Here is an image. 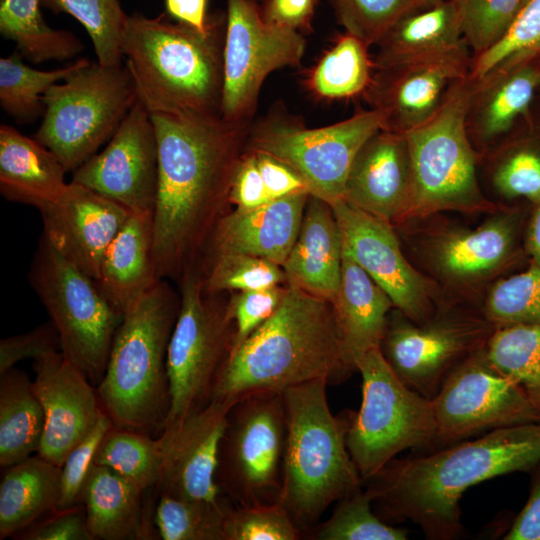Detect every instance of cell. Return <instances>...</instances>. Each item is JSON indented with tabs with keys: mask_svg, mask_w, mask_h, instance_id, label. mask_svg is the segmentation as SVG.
<instances>
[{
	"mask_svg": "<svg viewBox=\"0 0 540 540\" xmlns=\"http://www.w3.org/2000/svg\"><path fill=\"white\" fill-rule=\"evenodd\" d=\"M150 115L158 145L154 259L158 278L163 280L182 277L194 268L197 251L229 201L252 122L184 111Z\"/></svg>",
	"mask_w": 540,
	"mask_h": 540,
	"instance_id": "6da1fadb",
	"label": "cell"
},
{
	"mask_svg": "<svg viewBox=\"0 0 540 540\" xmlns=\"http://www.w3.org/2000/svg\"><path fill=\"white\" fill-rule=\"evenodd\" d=\"M539 462L536 421L394 458L367 480L366 490L384 518L411 521L430 540H453L463 531L459 503L468 488L501 475L530 473Z\"/></svg>",
	"mask_w": 540,
	"mask_h": 540,
	"instance_id": "7a4b0ae2",
	"label": "cell"
},
{
	"mask_svg": "<svg viewBox=\"0 0 540 540\" xmlns=\"http://www.w3.org/2000/svg\"><path fill=\"white\" fill-rule=\"evenodd\" d=\"M351 373L332 302L287 283L277 311L228 354L210 400L237 402L317 379L337 384Z\"/></svg>",
	"mask_w": 540,
	"mask_h": 540,
	"instance_id": "3957f363",
	"label": "cell"
},
{
	"mask_svg": "<svg viewBox=\"0 0 540 540\" xmlns=\"http://www.w3.org/2000/svg\"><path fill=\"white\" fill-rule=\"evenodd\" d=\"M531 208L500 204L475 226L435 213L409 218L394 228L409 260L448 301L481 307L497 279L529 263L524 237Z\"/></svg>",
	"mask_w": 540,
	"mask_h": 540,
	"instance_id": "277c9868",
	"label": "cell"
},
{
	"mask_svg": "<svg viewBox=\"0 0 540 540\" xmlns=\"http://www.w3.org/2000/svg\"><path fill=\"white\" fill-rule=\"evenodd\" d=\"M226 18L211 17L201 32L140 14L128 16L122 53L150 112L220 115Z\"/></svg>",
	"mask_w": 540,
	"mask_h": 540,
	"instance_id": "5b68a950",
	"label": "cell"
},
{
	"mask_svg": "<svg viewBox=\"0 0 540 540\" xmlns=\"http://www.w3.org/2000/svg\"><path fill=\"white\" fill-rule=\"evenodd\" d=\"M325 379L283 391L286 437L278 498L302 535L334 502L361 488L347 447L352 413L333 415Z\"/></svg>",
	"mask_w": 540,
	"mask_h": 540,
	"instance_id": "8992f818",
	"label": "cell"
},
{
	"mask_svg": "<svg viewBox=\"0 0 540 540\" xmlns=\"http://www.w3.org/2000/svg\"><path fill=\"white\" fill-rule=\"evenodd\" d=\"M179 305L160 280L123 314L96 386L115 427L152 436L163 431L170 408L167 349Z\"/></svg>",
	"mask_w": 540,
	"mask_h": 540,
	"instance_id": "52a82bcc",
	"label": "cell"
},
{
	"mask_svg": "<svg viewBox=\"0 0 540 540\" xmlns=\"http://www.w3.org/2000/svg\"><path fill=\"white\" fill-rule=\"evenodd\" d=\"M473 84L470 75L455 83L436 113L405 133L413 173L407 219L435 213L488 214L500 206L481 188V157L466 128Z\"/></svg>",
	"mask_w": 540,
	"mask_h": 540,
	"instance_id": "ba28073f",
	"label": "cell"
},
{
	"mask_svg": "<svg viewBox=\"0 0 540 540\" xmlns=\"http://www.w3.org/2000/svg\"><path fill=\"white\" fill-rule=\"evenodd\" d=\"M137 100L126 65L89 61L45 93L34 138L73 172L110 140Z\"/></svg>",
	"mask_w": 540,
	"mask_h": 540,
	"instance_id": "9c48e42d",
	"label": "cell"
},
{
	"mask_svg": "<svg viewBox=\"0 0 540 540\" xmlns=\"http://www.w3.org/2000/svg\"><path fill=\"white\" fill-rule=\"evenodd\" d=\"M356 369L362 401L352 413L347 447L364 482L407 449H434L437 426L431 399L405 385L380 348L368 351Z\"/></svg>",
	"mask_w": 540,
	"mask_h": 540,
	"instance_id": "30bf717a",
	"label": "cell"
},
{
	"mask_svg": "<svg viewBox=\"0 0 540 540\" xmlns=\"http://www.w3.org/2000/svg\"><path fill=\"white\" fill-rule=\"evenodd\" d=\"M29 281L58 332L60 352L97 386L123 315L93 278L64 258L43 236Z\"/></svg>",
	"mask_w": 540,
	"mask_h": 540,
	"instance_id": "8fae6325",
	"label": "cell"
},
{
	"mask_svg": "<svg viewBox=\"0 0 540 540\" xmlns=\"http://www.w3.org/2000/svg\"><path fill=\"white\" fill-rule=\"evenodd\" d=\"M382 126L381 113L371 108L320 128H306L292 116L275 112L251 123L247 150L280 160L299 175L311 196L332 204L344 197L357 152Z\"/></svg>",
	"mask_w": 540,
	"mask_h": 540,
	"instance_id": "7c38bea8",
	"label": "cell"
},
{
	"mask_svg": "<svg viewBox=\"0 0 540 540\" xmlns=\"http://www.w3.org/2000/svg\"><path fill=\"white\" fill-rule=\"evenodd\" d=\"M495 329L470 303L446 302L419 324L393 308L380 350L405 385L432 399L450 371L485 347Z\"/></svg>",
	"mask_w": 540,
	"mask_h": 540,
	"instance_id": "4fadbf2b",
	"label": "cell"
},
{
	"mask_svg": "<svg viewBox=\"0 0 540 540\" xmlns=\"http://www.w3.org/2000/svg\"><path fill=\"white\" fill-rule=\"evenodd\" d=\"M285 437L283 392L249 394L232 406L219 447L216 482L235 506L278 501Z\"/></svg>",
	"mask_w": 540,
	"mask_h": 540,
	"instance_id": "5bb4252c",
	"label": "cell"
},
{
	"mask_svg": "<svg viewBox=\"0 0 540 540\" xmlns=\"http://www.w3.org/2000/svg\"><path fill=\"white\" fill-rule=\"evenodd\" d=\"M195 268L181 278V298L167 349L170 408L164 428L205 406L232 344L226 306L204 296ZM163 428V429H164Z\"/></svg>",
	"mask_w": 540,
	"mask_h": 540,
	"instance_id": "9a60e30c",
	"label": "cell"
},
{
	"mask_svg": "<svg viewBox=\"0 0 540 540\" xmlns=\"http://www.w3.org/2000/svg\"><path fill=\"white\" fill-rule=\"evenodd\" d=\"M303 35L267 22L255 0H227L220 115L230 122H252L267 76L297 66Z\"/></svg>",
	"mask_w": 540,
	"mask_h": 540,
	"instance_id": "2e32d148",
	"label": "cell"
},
{
	"mask_svg": "<svg viewBox=\"0 0 540 540\" xmlns=\"http://www.w3.org/2000/svg\"><path fill=\"white\" fill-rule=\"evenodd\" d=\"M431 402L437 426L435 448L484 431L540 421V412L521 387L490 361L485 347L450 371Z\"/></svg>",
	"mask_w": 540,
	"mask_h": 540,
	"instance_id": "e0dca14e",
	"label": "cell"
},
{
	"mask_svg": "<svg viewBox=\"0 0 540 540\" xmlns=\"http://www.w3.org/2000/svg\"><path fill=\"white\" fill-rule=\"evenodd\" d=\"M330 205L340 227L343 250L386 292L394 308L419 324L450 302L409 260L392 225L344 199Z\"/></svg>",
	"mask_w": 540,
	"mask_h": 540,
	"instance_id": "ac0fdd59",
	"label": "cell"
},
{
	"mask_svg": "<svg viewBox=\"0 0 540 540\" xmlns=\"http://www.w3.org/2000/svg\"><path fill=\"white\" fill-rule=\"evenodd\" d=\"M472 60L473 54L465 44L373 67L370 83L362 95L369 108L381 113L382 129L407 133L430 119L454 84L470 75Z\"/></svg>",
	"mask_w": 540,
	"mask_h": 540,
	"instance_id": "d6986e66",
	"label": "cell"
},
{
	"mask_svg": "<svg viewBox=\"0 0 540 540\" xmlns=\"http://www.w3.org/2000/svg\"><path fill=\"white\" fill-rule=\"evenodd\" d=\"M83 185L127 208L154 213L158 187V145L147 107L138 99L107 146L73 171Z\"/></svg>",
	"mask_w": 540,
	"mask_h": 540,
	"instance_id": "ffe728a7",
	"label": "cell"
},
{
	"mask_svg": "<svg viewBox=\"0 0 540 540\" xmlns=\"http://www.w3.org/2000/svg\"><path fill=\"white\" fill-rule=\"evenodd\" d=\"M236 402L210 400L163 429L159 494L218 502L226 498L216 482L221 439Z\"/></svg>",
	"mask_w": 540,
	"mask_h": 540,
	"instance_id": "44dd1931",
	"label": "cell"
},
{
	"mask_svg": "<svg viewBox=\"0 0 540 540\" xmlns=\"http://www.w3.org/2000/svg\"><path fill=\"white\" fill-rule=\"evenodd\" d=\"M34 391L45 424L37 454L61 467L71 450L94 428L103 414L97 390L61 352L33 363Z\"/></svg>",
	"mask_w": 540,
	"mask_h": 540,
	"instance_id": "7402d4cb",
	"label": "cell"
},
{
	"mask_svg": "<svg viewBox=\"0 0 540 540\" xmlns=\"http://www.w3.org/2000/svg\"><path fill=\"white\" fill-rule=\"evenodd\" d=\"M39 211L42 236L94 280L108 246L131 214L121 204L74 182Z\"/></svg>",
	"mask_w": 540,
	"mask_h": 540,
	"instance_id": "603a6c76",
	"label": "cell"
},
{
	"mask_svg": "<svg viewBox=\"0 0 540 540\" xmlns=\"http://www.w3.org/2000/svg\"><path fill=\"white\" fill-rule=\"evenodd\" d=\"M412 197L413 173L406 134L380 129L357 152L343 199L396 227L408 218Z\"/></svg>",
	"mask_w": 540,
	"mask_h": 540,
	"instance_id": "cb8c5ba5",
	"label": "cell"
},
{
	"mask_svg": "<svg viewBox=\"0 0 540 540\" xmlns=\"http://www.w3.org/2000/svg\"><path fill=\"white\" fill-rule=\"evenodd\" d=\"M309 196L300 191L221 216L210 235L213 254H248L283 266L299 234Z\"/></svg>",
	"mask_w": 540,
	"mask_h": 540,
	"instance_id": "d4e9b609",
	"label": "cell"
},
{
	"mask_svg": "<svg viewBox=\"0 0 540 540\" xmlns=\"http://www.w3.org/2000/svg\"><path fill=\"white\" fill-rule=\"evenodd\" d=\"M539 69L523 66L473 79L466 128L481 159L532 117Z\"/></svg>",
	"mask_w": 540,
	"mask_h": 540,
	"instance_id": "484cf974",
	"label": "cell"
},
{
	"mask_svg": "<svg viewBox=\"0 0 540 540\" xmlns=\"http://www.w3.org/2000/svg\"><path fill=\"white\" fill-rule=\"evenodd\" d=\"M343 242L329 203L309 196L301 227L283 267L287 283L333 301L339 290Z\"/></svg>",
	"mask_w": 540,
	"mask_h": 540,
	"instance_id": "4316f807",
	"label": "cell"
},
{
	"mask_svg": "<svg viewBox=\"0 0 540 540\" xmlns=\"http://www.w3.org/2000/svg\"><path fill=\"white\" fill-rule=\"evenodd\" d=\"M95 281L122 315L160 281L154 259L153 215L130 214L108 246Z\"/></svg>",
	"mask_w": 540,
	"mask_h": 540,
	"instance_id": "83f0119b",
	"label": "cell"
},
{
	"mask_svg": "<svg viewBox=\"0 0 540 540\" xmlns=\"http://www.w3.org/2000/svg\"><path fill=\"white\" fill-rule=\"evenodd\" d=\"M332 304L345 360L353 372L368 351L380 348L394 305L386 292L344 250L340 286Z\"/></svg>",
	"mask_w": 540,
	"mask_h": 540,
	"instance_id": "f1b7e54d",
	"label": "cell"
},
{
	"mask_svg": "<svg viewBox=\"0 0 540 540\" xmlns=\"http://www.w3.org/2000/svg\"><path fill=\"white\" fill-rule=\"evenodd\" d=\"M66 172L56 155L34 137L0 126V192L7 200L39 210L64 194Z\"/></svg>",
	"mask_w": 540,
	"mask_h": 540,
	"instance_id": "f546056e",
	"label": "cell"
},
{
	"mask_svg": "<svg viewBox=\"0 0 540 540\" xmlns=\"http://www.w3.org/2000/svg\"><path fill=\"white\" fill-rule=\"evenodd\" d=\"M144 493L115 471L94 463L82 492L87 526L93 540L150 538L146 528Z\"/></svg>",
	"mask_w": 540,
	"mask_h": 540,
	"instance_id": "4dcf8cb0",
	"label": "cell"
},
{
	"mask_svg": "<svg viewBox=\"0 0 540 540\" xmlns=\"http://www.w3.org/2000/svg\"><path fill=\"white\" fill-rule=\"evenodd\" d=\"M467 44L450 0L416 7L399 19L376 44L373 67L449 51ZM468 45V44H467Z\"/></svg>",
	"mask_w": 540,
	"mask_h": 540,
	"instance_id": "1f68e13d",
	"label": "cell"
},
{
	"mask_svg": "<svg viewBox=\"0 0 540 540\" xmlns=\"http://www.w3.org/2000/svg\"><path fill=\"white\" fill-rule=\"evenodd\" d=\"M61 467L38 454L8 467L0 483V539L12 537L57 509Z\"/></svg>",
	"mask_w": 540,
	"mask_h": 540,
	"instance_id": "d6a6232c",
	"label": "cell"
},
{
	"mask_svg": "<svg viewBox=\"0 0 540 540\" xmlns=\"http://www.w3.org/2000/svg\"><path fill=\"white\" fill-rule=\"evenodd\" d=\"M498 204L540 202V117L533 113L482 159Z\"/></svg>",
	"mask_w": 540,
	"mask_h": 540,
	"instance_id": "836d02e7",
	"label": "cell"
},
{
	"mask_svg": "<svg viewBox=\"0 0 540 540\" xmlns=\"http://www.w3.org/2000/svg\"><path fill=\"white\" fill-rule=\"evenodd\" d=\"M45 416L33 382L19 369L0 375V465L8 468L37 453Z\"/></svg>",
	"mask_w": 540,
	"mask_h": 540,
	"instance_id": "e575fe53",
	"label": "cell"
},
{
	"mask_svg": "<svg viewBox=\"0 0 540 540\" xmlns=\"http://www.w3.org/2000/svg\"><path fill=\"white\" fill-rule=\"evenodd\" d=\"M41 0H1L0 32L14 41L19 53L33 63L68 60L83 44L73 33L48 26L41 13Z\"/></svg>",
	"mask_w": 540,
	"mask_h": 540,
	"instance_id": "d590c367",
	"label": "cell"
},
{
	"mask_svg": "<svg viewBox=\"0 0 540 540\" xmlns=\"http://www.w3.org/2000/svg\"><path fill=\"white\" fill-rule=\"evenodd\" d=\"M368 48L349 33L340 36L308 74V89L316 97L329 100L363 94L373 73Z\"/></svg>",
	"mask_w": 540,
	"mask_h": 540,
	"instance_id": "8d00e7d4",
	"label": "cell"
},
{
	"mask_svg": "<svg viewBox=\"0 0 540 540\" xmlns=\"http://www.w3.org/2000/svg\"><path fill=\"white\" fill-rule=\"evenodd\" d=\"M79 58L70 65L42 71L26 65L19 51L0 59V105L4 112L21 123H31L41 115L45 106L43 96L56 83L87 64Z\"/></svg>",
	"mask_w": 540,
	"mask_h": 540,
	"instance_id": "74e56055",
	"label": "cell"
},
{
	"mask_svg": "<svg viewBox=\"0 0 540 540\" xmlns=\"http://www.w3.org/2000/svg\"><path fill=\"white\" fill-rule=\"evenodd\" d=\"M159 437L113 426L95 454L94 463L103 465L137 485L144 492L156 488L161 471Z\"/></svg>",
	"mask_w": 540,
	"mask_h": 540,
	"instance_id": "f35d334b",
	"label": "cell"
},
{
	"mask_svg": "<svg viewBox=\"0 0 540 540\" xmlns=\"http://www.w3.org/2000/svg\"><path fill=\"white\" fill-rule=\"evenodd\" d=\"M490 361L512 378L540 412V327L496 328L486 343Z\"/></svg>",
	"mask_w": 540,
	"mask_h": 540,
	"instance_id": "ab89813d",
	"label": "cell"
},
{
	"mask_svg": "<svg viewBox=\"0 0 540 540\" xmlns=\"http://www.w3.org/2000/svg\"><path fill=\"white\" fill-rule=\"evenodd\" d=\"M232 502L194 500L159 494L153 522L162 540H225Z\"/></svg>",
	"mask_w": 540,
	"mask_h": 540,
	"instance_id": "60d3db41",
	"label": "cell"
},
{
	"mask_svg": "<svg viewBox=\"0 0 540 540\" xmlns=\"http://www.w3.org/2000/svg\"><path fill=\"white\" fill-rule=\"evenodd\" d=\"M485 317L496 327H540V267H525L497 279L486 291L482 304Z\"/></svg>",
	"mask_w": 540,
	"mask_h": 540,
	"instance_id": "b9f144b4",
	"label": "cell"
},
{
	"mask_svg": "<svg viewBox=\"0 0 540 540\" xmlns=\"http://www.w3.org/2000/svg\"><path fill=\"white\" fill-rule=\"evenodd\" d=\"M523 66L540 68V0L527 1L504 37L473 57L470 76L477 80Z\"/></svg>",
	"mask_w": 540,
	"mask_h": 540,
	"instance_id": "7bdbcfd3",
	"label": "cell"
},
{
	"mask_svg": "<svg viewBox=\"0 0 540 540\" xmlns=\"http://www.w3.org/2000/svg\"><path fill=\"white\" fill-rule=\"evenodd\" d=\"M54 13H66L87 31L97 56L105 66L121 64L122 37L128 15L119 0H41Z\"/></svg>",
	"mask_w": 540,
	"mask_h": 540,
	"instance_id": "ee69618b",
	"label": "cell"
},
{
	"mask_svg": "<svg viewBox=\"0 0 540 540\" xmlns=\"http://www.w3.org/2000/svg\"><path fill=\"white\" fill-rule=\"evenodd\" d=\"M372 503L369 492L358 489L340 499L334 512L326 521L315 524L309 529L311 532L306 534L307 538L315 540L407 539L408 531L384 522L373 512Z\"/></svg>",
	"mask_w": 540,
	"mask_h": 540,
	"instance_id": "f6af8a7d",
	"label": "cell"
},
{
	"mask_svg": "<svg viewBox=\"0 0 540 540\" xmlns=\"http://www.w3.org/2000/svg\"><path fill=\"white\" fill-rule=\"evenodd\" d=\"M202 278L207 293L253 291L287 283L283 267L264 258L241 253L213 254Z\"/></svg>",
	"mask_w": 540,
	"mask_h": 540,
	"instance_id": "bcb514c9",
	"label": "cell"
},
{
	"mask_svg": "<svg viewBox=\"0 0 540 540\" xmlns=\"http://www.w3.org/2000/svg\"><path fill=\"white\" fill-rule=\"evenodd\" d=\"M473 57L487 51L507 33L523 0H450Z\"/></svg>",
	"mask_w": 540,
	"mask_h": 540,
	"instance_id": "7dc6e473",
	"label": "cell"
},
{
	"mask_svg": "<svg viewBox=\"0 0 540 540\" xmlns=\"http://www.w3.org/2000/svg\"><path fill=\"white\" fill-rule=\"evenodd\" d=\"M339 22L368 47L376 45L404 15L416 8L414 0H332Z\"/></svg>",
	"mask_w": 540,
	"mask_h": 540,
	"instance_id": "c3c4849f",
	"label": "cell"
},
{
	"mask_svg": "<svg viewBox=\"0 0 540 540\" xmlns=\"http://www.w3.org/2000/svg\"><path fill=\"white\" fill-rule=\"evenodd\" d=\"M225 540H297L302 532L278 501L233 506L224 525Z\"/></svg>",
	"mask_w": 540,
	"mask_h": 540,
	"instance_id": "681fc988",
	"label": "cell"
},
{
	"mask_svg": "<svg viewBox=\"0 0 540 540\" xmlns=\"http://www.w3.org/2000/svg\"><path fill=\"white\" fill-rule=\"evenodd\" d=\"M113 426L110 417L103 412L90 433L68 454L61 466L60 497L56 510L82 504L83 488L94 464L95 454Z\"/></svg>",
	"mask_w": 540,
	"mask_h": 540,
	"instance_id": "f907efd6",
	"label": "cell"
},
{
	"mask_svg": "<svg viewBox=\"0 0 540 540\" xmlns=\"http://www.w3.org/2000/svg\"><path fill=\"white\" fill-rule=\"evenodd\" d=\"M286 287L280 285L260 290L239 292L226 305L227 318L233 324L230 352L237 349L259 326L279 308ZM229 352V353H230Z\"/></svg>",
	"mask_w": 540,
	"mask_h": 540,
	"instance_id": "816d5d0a",
	"label": "cell"
},
{
	"mask_svg": "<svg viewBox=\"0 0 540 540\" xmlns=\"http://www.w3.org/2000/svg\"><path fill=\"white\" fill-rule=\"evenodd\" d=\"M60 352L58 332L51 321L0 341V375L25 359L36 360Z\"/></svg>",
	"mask_w": 540,
	"mask_h": 540,
	"instance_id": "f5cc1de1",
	"label": "cell"
},
{
	"mask_svg": "<svg viewBox=\"0 0 540 540\" xmlns=\"http://www.w3.org/2000/svg\"><path fill=\"white\" fill-rule=\"evenodd\" d=\"M21 540H93L83 504L55 510L17 534Z\"/></svg>",
	"mask_w": 540,
	"mask_h": 540,
	"instance_id": "db71d44e",
	"label": "cell"
},
{
	"mask_svg": "<svg viewBox=\"0 0 540 540\" xmlns=\"http://www.w3.org/2000/svg\"><path fill=\"white\" fill-rule=\"evenodd\" d=\"M256 156L253 151L242 153L236 166L229 193V201L237 208L251 209L268 202Z\"/></svg>",
	"mask_w": 540,
	"mask_h": 540,
	"instance_id": "11a10c76",
	"label": "cell"
},
{
	"mask_svg": "<svg viewBox=\"0 0 540 540\" xmlns=\"http://www.w3.org/2000/svg\"><path fill=\"white\" fill-rule=\"evenodd\" d=\"M253 152L270 200L300 191L308 192L303 180L289 166L267 153Z\"/></svg>",
	"mask_w": 540,
	"mask_h": 540,
	"instance_id": "9f6ffc18",
	"label": "cell"
},
{
	"mask_svg": "<svg viewBox=\"0 0 540 540\" xmlns=\"http://www.w3.org/2000/svg\"><path fill=\"white\" fill-rule=\"evenodd\" d=\"M317 0H263V18L276 26L304 31L311 28Z\"/></svg>",
	"mask_w": 540,
	"mask_h": 540,
	"instance_id": "6f0895ef",
	"label": "cell"
},
{
	"mask_svg": "<svg viewBox=\"0 0 540 540\" xmlns=\"http://www.w3.org/2000/svg\"><path fill=\"white\" fill-rule=\"evenodd\" d=\"M528 500L514 518L504 540H540V462L530 471Z\"/></svg>",
	"mask_w": 540,
	"mask_h": 540,
	"instance_id": "680465c9",
	"label": "cell"
},
{
	"mask_svg": "<svg viewBox=\"0 0 540 540\" xmlns=\"http://www.w3.org/2000/svg\"><path fill=\"white\" fill-rule=\"evenodd\" d=\"M166 12L178 23H182L201 32L210 27L211 18L207 17V0H164Z\"/></svg>",
	"mask_w": 540,
	"mask_h": 540,
	"instance_id": "91938a15",
	"label": "cell"
},
{
	"mask_svg": "<svg viewBox=\"0 0 540 540\" xmlns=\"http://www.w3.org/2000/svg\"><path fill=\"white\" fill-rule=\"evenodd\" d=\"M524 241L529 262L540 267V202L531 208Z\"/></svg>",
	"mask_w": 540,
	"mask_h": 540,
	"instance_id": "94428289",
	"label": "cell"
},
{
	"mask_svg": "<svg viewBox=\"0 0 540 540\" xmlns=\"http://www.w3.org/2000/svg\"><path fill=\"white\" fill-rule=\"evenodd\" d=\"M415 1V4H416V7H424V6H427V5H430L434 2H437L439 0H414Z\"/></svg>",
	"mask_w": 540,
	"mask_h": 540,
	"instance_id": "6125c7cd",
	"label": "cell"
},
{
	"mask_svg": "<svg viewBox=\"0 0 540 540\" xmlns=\"http://www.w3.org/2000/svg\"><path fill=\"white\" fill-rule=\"evenodd\" d=\"M538 89H539V92H540V69H539V75H538Z\"/></svg>",
	"mask_w": 540,
	"mask_h": 540,
	"instance_id": "be15d7a7",
	"label": "cell"
},
{
	"mask_svg": "<svg viewBox=\"0 0 540 540\" xmlns=\"http://www.w3.org/2000/svg\"><path fill=\"white\" fill-rule=\"evenodd\" d=\"M527 1H529V0H523V5H524Z\"/></svg>",
	"mask_w": 540,
	"mask_h": 540,
	"instance_id": "e7e4bbea",
	"label": "cell"
},
{
	"mask_svg": "<svg viewBox=\"0 0 540 540\" xmlns=\"http://www.w3.org/2000/svg\"><path fill=\"white\" fill-rule=\"evenodd\" d=\"M255 1L260 2V1H263V0H255Z\"/></svg>",
	"mask_w": 540,
	"mask_h": 540,
	"instance_id": "03108f58",
	"label": "cell"
}]
</instances>
